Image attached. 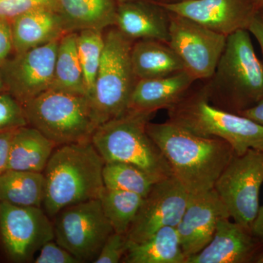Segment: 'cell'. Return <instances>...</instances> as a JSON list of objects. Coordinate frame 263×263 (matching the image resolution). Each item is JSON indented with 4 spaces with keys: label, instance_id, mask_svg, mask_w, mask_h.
<instances>
[{
    "label": "cell",
    "instance_id": "1",
    "mask_svg": "<svg viewBox=\"0 0 263 263\" xmlns=\"http://www.w3.org/2000/svg\"><path fill=\"white\" fill-rule=\"evenodd\" d=\"M146 129L175 177L192 195L213 190L235 155L229 143L220 138L198 136L168 120L149 122Z\"/></svg>",
    "mask_w": 263,
    "mask_h": 263
},
{
    "label": "cell",
    "instance_id": "2",
    "mask_svg": "<svg viewBox=\"0 0 263 263\" xmlns=\"http://www.w3.org/2000/svg\"><path fill=\"white\" fill-rule=\"evenodd\" d=\"M104 164L91 141L57 146L43 171L47 215L51 219L65 208L98 198L104 188Z\"/></svg>",
    "mask_w": 263,
    "mask_h": 263
},
{
    "label": "cell",
    "instance_id": "3",
    "mask_svg": "<svg viewBox=\"0 0 263 263\" xmlns=\"http://www.w3.org/2000/svg\"><path fill=\"white\" fill-rule=\"evenodd\" d=\"M204 84L209 101L218 108L240 114L263 98V63L257 58L247 29L227 37L214 73Z\"/></svg>",
    "mask_w": 263,
    "mask_h": 263
},
{
    "label": "cell",
    "instance_id": "4",
    "mask_svg": "<svg viewBox=\"0 0 263 263\" xmlns=\"http://www.w3.org/2000/svg\"><path fill=\"white\" fill-rule=\"evenodd\" d=\"M154 114L128 110L99 125L91 143L105 162L133 164L157 181L171 177L174 174L167 159L147 132Z\"/></svg>",
    "mask_w": 263,
    "mask_h": 263
},
{
    "label": "cell",
    "instance_id": "5",
    "mask_svg": "<svg viewBox=\"0 0 263 263\" xmlns=\"http://www.w3.org/2000/svg\"><path fill=\"white\" fill-rule=\"evenodd\" d=\"M168 121L198 136L220 138L235 154L249 149L263 151V126L249 118L218 108L209 101L204 85L193 89L172 108Z\"/></svg>",
    "mask_w": 263,
    "mask_h": 263
},
{
    "label": "cell",
    "instance_id": "6",
    "mask_svg": "<svg viewBox=\"0 0 263 263\" xmlns=\"http://www.w3.org/2000/svg\"><path fill=\"white\" fill-rule=\"evenodd\" d=\"M28 125L59 146L91 141L101 124L89 97L50 88L23 105Z\"/></svg>",
    "mask_w": 263,
    "mask_h": 263
},
{
    "label": "cell",
    "instance_id": "7",
    "mask_svg": "<svg viewBox=\"0 0 263 263\" xmlns=\"http://www.w3.org/2000/svg\"><path fill=\"white\" fill-rule=\"evenodd\" d=\"M133 43L116 27L104 34L103 56L90 98L101 124L129 110L132 92L138 81L131 61Z\"/></svg>",
    "mask_w": 263,
    "mask_h": 263
},
{
    "label": "cell",
    "instance_id": "8",
    "mask_svg": "<svg viewBox=\"0 0 263 263\" xmlns=\"http://www.w3.org/2000/svg\"><path fill=\"white\" fill-rule=\"evenodd\" d=\"M262 183L263 151L249 149L245 155H233L214 189L230 217L251 230L258 212Z\"/></svg>",
    "mask_w": 263,
    "mask_h": 263
},
{
    "label": "cell",
    "instance_id": "9",
    "mask_svg": "<svg viewBox=\"0 0 263 263\" xmlns=\"http://www.w3.org/2000/svg\"><path fill=\"white\" fill-rule=\"evenodd\" d=\"M54 239L80 262H94L114 229L100 199L75 204L55 216Z\"/></svg>",
    "mask_w": 263,
    "mask_h": 263
},
{
    "label": "cell",
    "instance_id": "10",
    "mask_svg": "<svg viewBox=\"0 0 263 263\" xmlns=\"http://www.w3.org/2000/svg\"><path fill=\"white\" fill-rule=\"evenodd\" d=\"M54 237L53 223L42 208L0 202V240L11 260L32 262Z\"/></svg>",
    "mask_w": 263,
    "mask_h": 263
},
{
    "label": "cell",
    "instance_id": "11",
    "mask_svg": "<svg viewBox=\"0 0 263 263\" xmlns=\"http://www.w3.org/2000/svg\"><path fill=\"white\" fill-rule=\"evenodd\" d=\"M169 15L167 43L181 59L185 70L196 81L210 79L226 47L228 37L186 17L171 12Z\"/></svg>",
    "mask_w": 263,
    "mask_h": 263
},
{
    "label": "cell",
    "instance_id": "12",
    "mask_svg": "<svg viewBox=\"0 0 263 263\" xmlns=\"http://www.w3.org/2000/svg\"><path fill=\"white\" fill-rule=\"evenodd\" d=\"M190 197L174 176L156 182L128 230L129 241L139 243L162 228L177 226Z\"/></svg>",
    "mask_w": 263,
    "mask_h": 263
},
{
    "label": "cell",
    "instance_id": "13",
    "mask_svg": "<svg viewBox=\"0 0 263 263\" xmlns=\"http://www.w3.org/2000/svg\"><path fill=\"white\" fill-rule=\"evenodd\" d=\"M59 41L18 53L14 60L3 64L7 86L22 105L51 87Z\"/></svg>",
    "mask_w": 263,
    "mask_h": 263
},
{
    "label": "cell",
    "instance_id": "14",
    "mask_svg": "<svg viewBox=\"0 0 263 263\" xmlns=\"http://www.w3.org/2000/svg\"><path fill=\"white\" fill-rule=\"evenodd\" d=\"M158 3L171 13L186 17L226 37L240 29L248 30L257 12L253 0H183Z\"/></svg>",
    "mask_w": 263,
    "mask_h": 263
},
{
    "label": "cell",
    "instance_id": "15",
    "mask_svg": "<svg viewBox=\"0 0 263 263\" xmlns=\"http://www.w3.org/2000/svg\"><path fill=\"white\" fill-rule=\"evenodd\" d=\"M221 218H230L214 189L190 194L187 205L176 227L186 259L200 252L212 240Z\"/></svg>",
    "mask_w": 263,
    "mask_h": 263
},
{
    "label": "cell",
    "instance_id": "16",
    "mask_svg": "<svg viewBox=\"0 0 263 263\" xmlns=\"http://www.w3.org/2000/svg\"><path fill=\"white\" fill-rule=\"evenodd\" d=\"M230 218L218 221L214 236L209 245L185 263L252 262L263 245L251 233Z\"/></svg>",
    "mask_w": 263,
    "mask_h": 263
},
{
    "label": "cell",
    "instance_id": "17",
    "mask_svg": "<svg viewBox=\"0 0 263 263\" xmlns=\"http://www.w3.org/2000/svg\"><path fill=\"white\" fill-rule=\"evenodd\" d=\"M168 10L151 0L118 3L116 23L124 35L133 41L157 40L169 41Z\"/></svg>",
    "mask_w": 263,
    "mask_h": 263
},
{
    "label": "cell",
    "instance_id": "18",
    "mask_svg": "<svg viewBox=\"0 0 263 263\" xmlns=\"http://www.w3.org/2000/svg\"><path fill=\"white\" fill-rule=\"evenodd\" d=\"M186 70L155 79H138L132 92L129 110L155 114L179 103L196 82Z\"/></svg>",
    "mask_w": 263,
    "mask_h": 263
},
{
    "label": "cell",
    "instance_id": "19",
    "mask_svg": "<svg viewBox=\"0 0 263 263\" xmlns=\"http://www.w3.org/2000/svg\"><path fill=\"white\" fill-rule=\"evenodd\" d=\"M16 54L60 39L65 34L61 19L50 6H38L10 22Z\"/></svg>",
    "mask_w": 263,
    "mask_h": 263
},
{
    "label": "cell",
    "instance_id": "20",
    "mask_svg": "<svg viewBox=\"0 0 263 263\" xmlns=\"http://www.w3.org/2000/svg\"><path fill=\"white\" fill-rule=\"evenodd\" d=\"M117 6V0H53L52 4L66 33L114 27Z\"/></svg>",
    "mask_w": 263,
    "mask_h": 263
},
{
    "label": "cell",
    "instance_id": "21",
    "mask_svg": "<svg viewBox=\"0 0 263 263\" xmlns=\"http://www.w3.org/2000/svg\"><path fill=\"white\" fill-rule=\"evenodd\" d=\"M27 126L15 129L8 170L43 173L57 145L36 128Z\"/></svg>",
    "mask_w": 263,
    "mask_h": 263
},
{
    "label": "cell",
    "instance_id": "22",
    "mask_svg": "<svg viewBox=\"0 0 263 263\" xmlns=\"http://www.w3.org/2000/svg\"><path fill=\"white\" fill-rule=\"evenodd\" d=\"M131 61L138 79L164 77L185 70L181 59L168 43L157 40L135 41Z\"/></svg>",
    "mask_w": 263,
    "mask_h": 263
},
{
    "label": "cell",
    "instance_id": "23",
    "mask_svg": "<svg viewBox=\"0 0 263 263\" xmlns=\"http://www.w3.org/2000/svg\"><path fill=\"white\" fill-rule=\"evenodd\" d=\"M176 227H165L139 243L129 241L124 263H185Z\"/></svg>",
    "mask_w": 263,
    "mask_h": 263
},
{
    "label": "cell",
    "instance_id": "24",
    "mask_svg": "<svg viewBox=\"0 0 263 263\" xmlns=\"http://www.w3.org/2000/svg\"><path fill=\"white\" fill-rule=\"evenodd\" d=\"M46 193L43 173L8 170L0 175V202L41 207Z\"/></svg>",
    "mask_w": 263,
    "mask_h": 263
},
{
    "label": "cell",
    "instance_id": "25",
    "mask_svg": "<svg viewBox=\"0 0 263 263\" xmlns=\"http://www.w3.org/2000/svg\"><path fill=\"white\" fill-rule=\"evenodd\" d=\"M77 32H67L60 39L51 88L87 96L77 48Z\"/></svg>",
    "mask_w": 263,
    "mask_h": 263
},
{
    "label": "cell",
    "instance_id": "26",
    "mask_svg": "<svg viewBox=\"0 0 263 263\" xmlns=\"http://www.w3.org/2000/svg\"><path fill=\"white\" fill-rule=\"evenodd\" d=\"M98 198L114 231L127 234L144 197L138 194L110 190L104 186Z\"/></svg>",
    "mask_w": 263,
    "mask_h": 263
},
{
    "label": "cell",
    "instance_id": "27",
    "mask_svg": "<svg viewBox=\"0 0 263 263\" xmlns=\"http://www.w3.org/2000/svg\"><path fill=\"white\" fill-rule=\"evenodd\" d=\"M104 186L122 190L145 197L156 182L143 170L122 162H105L103 169Z\"/></svg>",
    "mask_w": 263,
    "mask_h": 263
},
{
    "label": "cell",
    "instance_id": "28",
    "mask_svg": "<svg viewBox=\"0 0 263 263\" xmlns=\"http://www.w3.org/2000/svg\"><path fill=\"white\" fill-rule=\"evenodd\" d=\"M77 32L78 53L84 73L87 96L90 99L94 92L97 76L103 56V31L86 29Z\"/></svg>",
    "mask_w": 263,
    "mask_h": 263
},
{
    "label": "cell",
    "instance_id": "29",
    "mask_svg": "<svg viewBox=\"0 0 263 263\" xmlns=\"http://www.w3.org/2000/svg\"><path fill=\"white\" fill-rule=\"evenodd\" d=\"M28 125L23 105L11 95H0V131Z\"/></svg>",
    "mask_w": 263,
    "mask_h": 263
},
{
    "label": "cell",
    "instance_id": "30",
    "mask_svg": "<svg viewBox=\"0 0 263 263\" xmlns=\"http://www.w3.org/2000/svg\"><path fill=\"white\" fill-rule=\"evenodd\" d=\"M129 240L127 234L113 232L104 243L94 263H118L122 262L127 252Z\"/></svg>",
    "mask_w": 263,
    "mask_h": 263
},
{
    "label": "cell",
    "instance_id": "31",
    "mask_svg": "<svg viewBox=\"0 0 263 263\" xmlns=\"http://www.w3.org/2000/svg\"><path fill=\"white\" fill-rule=\"evenodd\" d=\"M35 263H81L69 251L58 245L53 240H50L40 249Z\"/></svg>",
    "mask_w": 263,
    "mask_h": 263
},
{
    "label": "cell",
    "instance_id": "32",
    "mask_svg": "<svg viewBox=\"0 0 263 263\" xmlns=\"http://www.w3.org/2000/svg\"><path fill=\"white\" fill-rule=\"evenodd\" d=\"M38 6L51 7V4L47 0H0V18L11 22L24 12Z\"/></svg>",
    "mask_w": 263,
    "mask_h": 263
},
{
    "label": "cell",
    "instance_id": "33",
    "mask_svg": "<svg viewBox=\"0 0 263 263\" xmlns=\"http://www.w3.org/2000/svg\"><path fill=\"white\" fill-rule=\"evenodd\" d=\"M13 50V36L10 21L0 18V65L6 62Z\"/></svg>",
    "mask_w": 263,
    "mask_h": 263
},
{
    "label": "cell",
    "instance_id": "34",
    "mask_svg": "<svg viewBox=\"0 0 263 263\" xmlns=\"http://www.w3.org/2000/svg\"><path fill=\"white\" fill-rule=\"evenodd\" d=\"M15 129L0 131V175L8 170L10 146Z\"/></svg>",
    "mask_w": 263,
    "mask_h": 263
},
{
    "label": "cell",
    "instance_id": "35",
    "mask_svg": "<svg viewBox=\"0 0 263 263\" xmlns=\"http://www.w3.org/2000/svg\"><path fill=\"white\" fill-rule=\"evenodd\" d=\"M248 31L252 33L256 40L258 41L263 57V20L257 14V12L252 18L251 23L249 24Z\"/></svg>",
    "mask_w": 263,
    "mask_h": 263
},
{
    "label": "cell",
    "instance_id": "36",
    "mask_svg": "<svg viewBox=\"0 0 263 263\" xmlns=\"http://www.w3.org/2000/svg\"><path fill=\"white\" fill-rule=\"evenodd\" d=\"M238 114L249 118L254 122L263 126V98L252 108L243 110Z\"/></svg>",
    "mask_w": 263,
    "mask_h": 263
},
{
    "label": "cell",
    "instance_id": "37",
    "mask_svg": "<svg viewBox=\"0 0 263 263\" xmlns=\"http://www.w3.org/2000/svg\"><path fill=\"white\" fill-rule=\"evenodd\" d=\"M251 233L263 245V205L259 208L258 212L251 228Z\"/></svg>",
    "mask_w": 263,
    "mask_h": 263
},
{
    "label": "cell",
    "instance_id": "38",
    "mask_svg": "<svg viewBox=\"0 0 263 263\" xmlns=\"http://www.w3.org/2000/svg\"><path fill=\"white\" fill-rule=\"evenodd\" d=\"M252 262L263 263V249H261L257 255L255 256Z\"/></svg>",
    "mask_w": 263,
    "mask_h": 263
},
{
    "label": "cell",
    "instance_id": "39",
    "mask_svg": "<svg viewBox=\"0 0 263 263\" xmlns=\"http://www.w3.org/2000/svg\"><path fill=\"white\" fill-rule=\"evenodd\" d=\"M183 1V0H156L155 2L160 3H174L178 2Z\"/></svg>",
    "mask_w": 263,
    "mask_h": 263
},
{
    "label": "cell",
    "instance_id": "40",
    "mask_svg": "<svg viewBox=\"0 0 263 263\" xmlns=\"http://www.w3.org/2000/svg\"><path fill=\"white\" fill-rule=\"evenodd\" d=\"M253 2L257 10L263 6V0H253Z\"/></svg>",
    "mask_w": 263,
    "mask_h": 263
},
{
    "label": "cell",
    "instance_id": "41",
    "mask_svg": "<svg viewBox=\"0 0 263 263\" xmlns=\"http://www.w3.org/2000/svg\"><path fill=\"white\" fill-rule=\"evenodd\" d=\"M257 14L259 15L261 18L263 20V6L259 8L258 10H257Z\"/></svg>",
    "mask_w": 263,
    "mask_h": 263
},
{
    "label": "cell",
    "instance_id": "42",
    "mask_svg": "<svg viewBox=\"0 0 263 263\" xmlns=\"http://www.w3.org/2000/svg\"><path fill=\"white\" fill-rule=\"evenodd\" d=\"M4 88V83H3V78L0 75V91Z\"/></svg>",
    "mask_w": 263,
    "mask_h": 263
},
{
    "label": "cell",
    "instance_id": "43",
    "mask_svg": "<svg viewBox=\"0 0 263 263\" xmlns=\"http://www.w3.org/2000/svg\"><path fill=\"white\" fill-rule=\"evenodd\" d=\"M138 1V0H117L118 3H124V2ZM151 1H156V0H151Z\"/></svg>",
    "mask_w": 263,
    "mask_h": 263
}]
</instances>
